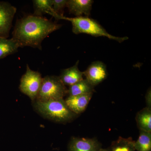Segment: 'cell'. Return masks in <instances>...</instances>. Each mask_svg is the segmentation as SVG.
I'll use <instances>...</instances> for the list:
<instances>
[{"label":"cell","mask_w":151,"mask_h":151,"mask_svg":"<svg viewBox=\"0 0 151 151\" xmlns=\"http://www.w3.org/2000/svg\"><path fill=\"white\" fill-rule=\"evenodd\" d=\"M61 27L42 17L27 16L17 22L12 38L19 47L29 46L41 50L42 41Z\"/></svg>","instance_id":"obj_1"},{"label":"cell","mask_w":151,"mask_h":151,"mask_svg":"<svg viewBox=\"0 0 151 151\" xmlns=\"http://www.w3.org/2000/svg\"><path fill=\"white\" fill-rule=\"evenodd\" d=\"M33 103L38 113L44 118L57 123L70 122L78 116L70 111L63 99L47 102L35 101Z\"/></svg>","instance_id":"obj_2"},{"label":"cell","mask_w":151,"mask_h":151,"mask_svg":"<svg viewBox=\"0 0 151 151\" xmlns=\"http://www.w3.org/2000/svg\"><path fill=\"white\" fill-rule=\"evenodd\" d=\"M55 18L70 21L72 25V32L75 34L84 33L95 37H105L119 42H123L129 39L127 37H118L111 35L96 21L88 17H68L58 15Z\"/></svg>","instance_id":"obj_3"},{"label":"cell","mask_w":151,"mask_h":151,"mask_svg":"<svg viewBox=\"0 0 151 151\" xmlns=\"http://www.w3.org/2000/svg\"><path fill=\"white\" fill-rule=\"evenodd\" d=\"M68 89L59 76H47L42 78L39 92L35 101L47 102L63 99L67 94Z\"/></svg>","instance_id":"obj_4"},{"label":"cell","mask_w":151,"mask_h":151,"mask_svg":"<svg viewBox=\"0 0 151 151\" xmlns=\"http://www.w3.org/2000/svg\"><path fill=\"white\" fill-rule=\"evenodd\" d=\"M42 80L41 73L31 70L27 65L26 71L21 78L20 90L28 96L32 102H35L39 92Z\"/></svg>","instance_id":"obj_5"},{"label":"cell","mask_w":151,"mask_h":151,"mask_svg":"<svg viewBox=\"0 0 151 151\" xmlns=\"http://www.w3.org/2000/svg\"><path fill=\"white\" fill-rule=\"evenodd\" d=\"M17 8L9 3L0 1V37L7 38L10 31Z\"/></svg>","instance_id":"obj_6"},{"label":"cell","mask_w":151,"mask_h":151,"mask_svg":"<svg viewBox=\"0 0 151 151\" xmlns=\"http://www.w3.org/2000/svg\"><path fill=\"white\" fill-rule=\"evenodd\" d=\"M83 73L86 80L94 87L104 81L108 75L106 65L99 61L92 63Z\"/></svg>","instance_id":"obj_7"},{"label":"cell","mask_w":151,"mask_h":151,"mask_svg":"<svg viewBox=\"0 0 151 151\" xmlns=\"http://www.w3.org/2000/svg\"><path fill=\"white\" fill-rule=\"evenodd\" d=\"M100 143L96 139L73 137L68 145L69 151H98Z\"/></svg>","instance_id":"obj_8"},{"label":"cell","mask_w":151,"mask_h":151,"mask_svg":"<svg viewBox=\"0 0 151 151\" xmlns=\"http://www.w3.org/2000/svg\"><path fill=\"white\" fill-rule=\"evenodd\" d=\"M93 93L68 97L65 100L66 105L70 111L78 115L86 110Z\"/></svg>","instance_id":"obj_9"},{"label":"cell","mask_w":151,"mask_h":151,"mask_svg":"<svg viewBox=\"0 0 151 151\" xmlns=\"http://www.w3.org/2000/svg\"><path fill=\"white\" fill-rule=\"evenodd\" d=\"M93 3L92 0H68L66 7L69 13L76 17H81L83 14L88 17L90 15Z\"/></svg>","instance_id":"obj_10"},{"label":"cell","mask_w":151,"mask_h":151,"mask_svg":"<svg viewBox=\"0 0 151 151\" xmlns=\"http://www.w3.org/2000/svg\"><path fill=\"white\" fill-rule=\"evenodd\" d=\"M78 60L73 66L62 70L59 77L65 86H71L84 79L83 72L78 68Z\"/></svg>","instance_id":"obj_11"},{"label":"cell","mask_w":151,"mask_h":151,"mask_svg":"<svg viewBox=\"0 0 151 151\" xmlns=\"http://www.w3.org/2000/svg\"><path fill=\"white\" fill-rule=\"evenodd\" d=\"M94 86L86 80L83 79L76 84L69 86L68 89V96H73L93 93Z\"/></svg>","instance_id":"obj_12"},{"label":"cell","mask_w":151,"mask_h":151,"mask_svg":"<svg viewBox=\"0 0 151 151\" xmlns=\"http://www.w3.org/2000/svg\"><path fill=\"white\" fill-rule=\"evenodd\" d=\"M138 128L140 131L151 132V109L146 107L138 112L136 117Z\"/></svg>","instance_id":"obj_13"},{"label":"cell","mask_w":151,"mask_h":151,"mask_svg":"<svg viewBox=\"0 0 151 151\" xmlns=\"http://www.w3.org/2000/svg\"><path fill=\"white\" fill-rule=\"evenodd\" d=\"M19 47L18 44L12 38L8 39L0 37V60L16 53Z\"/></svg>","instance_id":"obj_14"},{"label":"cell","mask_w":151,"mask_h":151,"mask_svg":"<svg viewBox=\"0 0 151 151\" xmlns=\"http://www.w3.org/2000/svg\"><path fill=\"white\" fill-rule=\"evenodd\" d=\"M33 4L34 15L42 17L44 14H48L51 15L53 13L52 0H34Z\"/></svg>","instance_id":"obj_15"},{"label":"cell","mask_w":151,"mask_h":151,"mask_svg":"<svg viewBox=\"0 0 151 151\" xmlns=\"http://www.w3.org/2000/svg\"><path fill=\"white\" fill-rule=\"evenodd\" d=\"M135 141L131 137L127 139L120 137L112 143L110 151H135Z\"/></svg>","instance_id":"obj_16"},{"label":"cell","mask_w":151,"mask_h":151,"mask_svg":"<svg viewBox=\"0 0 151 151\" xmlns=\"http://www.w3.org/2000/svg\"><path fill=\"white\" fill-rule=\"evenodd\" d=\"M135 150L138 151H151V132L140 130V134L135 142Z\"/></svg>","instance_id":"obj_17"},{"label":"cell","mask_w":151,"mask_h":151,"mask_svg":"<svg viewBox=\"0 0 151 151\" xmlns=\"http://www.w3.org/2000/svg\"><path fill=\"white\" fill-rule=\"evenodd\" d=\"M67 0H52L53 13L51 16L54 17L56 15L63 16V9L67 5Z\"/></svg>","instance_id":"obj_18"},{"label":"cell","mask_w":151,"mask_h":151,"mask_svg":"<svg viewBox=\"0 0 151 151\" xmlns=\"http://www.w3.org/2000/svg\"><path fill=\"white\" fill-rule=\"evenodd\" d=\"M151 89H149L146 95V101L147 104V107L151 108Z\"/></svg>","instance_id":"obj_19"},{"label":"cell","mask_w":151,"mask_h":151,"mask_svg":"<svg viewBox=\"0 0 151 151\" xmlns=\"http://www.w3.org/2000/svg\"><path fill=\"white\" fill-rule=\"evenodd\" d=\"M98 151H110L109 149H104L100 148Z\"/></svg>","instance_id":"obj_20"}]
</instances>
